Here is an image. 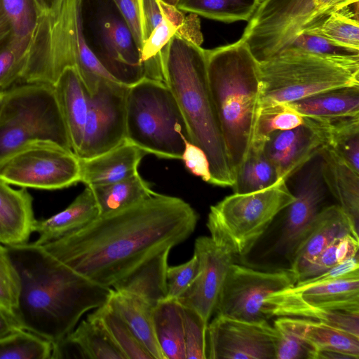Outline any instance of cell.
<instances>
[{
    "mask_svg": "<svg viewBox=\"0 0 359 359\" xmlns=\"http://www.w3.org/2000/svg\"><path fill=\"white\" fill-rule=\"evenodd\" d=\"M198 219L182 198L156 193L42 246L91 281L112 287L148 259L184 242Z\"/></svg>",
    "mask_w": 359,
    "mask_h": 359,
    "instance_id": "6da1fadb",
    "label": "cell"
},
{
    "mask_svg": "<svg viewBox=\"0 0 359 359\" xmlns=\"http://www.w3.org/2000/svg\"><path fill=\"white\" fill-rule=\"evenodd\" d=\"M7 248L20 278L15 313L22 329L53 346L74 330L85 313L107 303L111 287L77 273L42 245L27 242Z\"/></svg>",
    "mask_w": 359,
    "mask_h": 359,
    "instance_id": "7a4b0ae2",
    "label": "cell"
},
{
    "mask_svg": "<svg viewBox=\"0 0 359 359\" xmlns=\"http://www.w3.org/2000/svg\"><path fill=\"white\" fill-rule=\"evenodd\" d=\"M205 51L209 87L236 178L252 142L260 109L259 62L241 39Z\"/></svg>",
    "mask_w": 359,
    "mask_h": 359,
    "instance_id": "3957f363",
    "label": "cell"
},
{
    "mask_svg": "<svg viewBox=\"0 0 359 359\" xmlns=\"http://www.w3.org/2000/svg\"><path fill=\"white\" fill-rule=\"evenodd\" d=\"M165 81L184 116L191 142L208 158L210 184L232 187L235 177L209 87L205 49L175 35L168 48Z\"/></svg>",
    "mask_w": 359,
    "mask_h": 359,
    "instance_id": "277c9868",
    "label": "cell"
},
{
    "mask_svg": "<svg viewBox=\"0 0 359 359\" xmlns=\"http://www.w3.org/2000/svg\"><path fill=\"white\" fill-rule=\"evenodd\" d=\"M69 67L75 68L89 95L101 80L116 81L88 45L82 0H61L47 13L36 16L23 55L20 81L53 86Z\"/></svg>",
    "mask_w": 359,
    "mask_h": 359,
    "instance_id": "5b68a950",
    "label": "cell"
},
{
    "mask_svg": "<svg viewBox=\"0 0 359 359\" xmlns=\"http://www.w3.org/2000/svg\"><path fill=\"white\" fill-rule=\"evenodd\" d=\"M260 107L289 104L329 90L359 86V55L334 56L289 47L259 62Z\"/></svg>",
    "mask_w": 359,
    "mask_h": 359,
    "instance_id": "8992f818",
    "label": "cell"
},
{
    "mask_svg": "<svg viewBox=\"0 0 359 359\" xmlns=\"http://www.w3.org/2000/svg\"><path fill=\"white\" fill-rule=\"evenodd\" d=\"M126 140L147 154L181 159L189 130L180 107L164 82L143 78L129 86Z\"/></svg>",
    "mask_w": 359,
    "mask_h": 359,
    "instance_id": "52a82bcc",
    "label": "cell"
},
{
    "mask_svg": "<svg viewBox=\"0 0 359 359\" xmlns=\"http://www.w3.org/2000/svg\"><path fill=\"white\" fill-rule=\"evenodd\" d=\"M294 200L283 180L259 191L233 193L210 207L206 223L210 237L233 256H245Z\"/></svg>",
    "mask_w": 359,
    "mask_h": 359,
    "instance_id": "ba28073f",
    "label": "cell"
},
{
    "mask_svg": "<svg viewBox=\"0 0 359 359\" xmlns=\"http://www.w3.org/2000/svg\"><path fill=\"white\" fill-rule=\"evenodd\" d=\"M34 140H52L72 151L53 87L13 86L4 91L0 105V158Z\"/></svg>",
    "mask_w": 359,
    "mask_h": 359,
    "instance_id": "9c48e42d",
    "label": "cell"
},
{
    "mask_svg": "<svg viewBox=\"0 0 359 359\" xmlns=\"http://www.w3.org/2000/svg\"><path fill=\"white\" fill-rule=\"evenodd\" d=\"M343 4L321 0H261L241 38L258 62L290 47L304 31Z\"/></svg>",
    "mask_w": 359,
    "mask_h": 359,
    "instance_id": "30bf717a",
    "label": "cell"
},
{
    "mask_svg": "<svg viewBox=\"0 0 359 359\" xmlns=\"http://www.w3.org/2000/svg\"><path fill=\"white\" fill-rule=\"evenodd\" d=\"M82 20L88 46L116 81L131 86L144 78L139 47L113 0H82Z\"/></svg>",
    "mask_w": 359,
    "mask_h": 359,
    "instance_id": "8fae6325",
    "label": "cell"
},
{
    "mask_svg": "<svg viewBox=\"0 0 359 359\" xmlns=\"http://www.w3.org/2000/svg\"><path fill=\"white\" fill-rule=\"evenodd\" d=\"M265 303L270 318L298 317L338 326L344 311L359 312V271L315 284L295 283L270 294Z\"/></svg>",
    "mask_w": 359,
    "mask_h": 359,
    "instance_id": "7c38bea8",
    "label": "cell"
},
{
    "mask_svg": "<svg viewBox=\"0 0 359 359\" xmlns=\"http://www.w3.org/2000/svg\"><path fill=\"white\" fill-rule=\"evenodd\" d=\"M0 180L22 188L56 190L80 182L78 156L49 140H34L0 158Z\"/></svg>",
    "mask_w": 359,
    "mask_h": 359,
    "instance_id": "4fadbf2b",
    "label": "cell"
},
{
    "mask_svg": "<svg viewBox=\"0 0 359 359\" xmlns=\"http://www.w3.org/2000/svg\"><path fill=\"white\" fill-rule=\"evenodd\" d=\"M296 283L289 269L262 271L232 263L220 290L214 313L248 321L271 318L265 299Z\"/></svg>",
    "mask_w": 359,
    "mask_h": 359,
    "instance_id": "5bb4252c",
    "label": "cell"
},
{
    "mask_svg": "<svg viewBox=\"0 0 359 359\" xmlns=\"http://www.w3.org/2000/svg\"><path fill=\"white\" fill-rule=\"evenodd\" d=\"M128 87L102 79L89 95L83 140L76 156L89 158L126 141V107Z\"/></svg>",
    "mask_w": 359,
    "mask_h": 359,
    "instance_id": "9a60e30c",
    "label": "cell"
},
{
    "mask_svg": "<svg viewBox=\"0 0 359 359\" xmlns=\"http://www.w3.org/2000/svg\"><path fill=\"white\" fill-rule=\"evenodd\" d=\"M277 332L268 320L215 315L206 334L207 359H275Z\"/></svg>",
    "mask_w": 359,
    "mask_h": 359,
    "instance_id": "2e32d148",
    "label": "cell"
},
{
    "mask_svg": "<svg viewBox=\"0 0 359 359\" xmlns=\"http://www.w3.org/2000/svg\"><path fill=\"white\" fill-rule=\"evenodd\" d=\"M194 254L198 261V272L185 292L177 300L196 311L209 323L233 255L217 245L210 236H199Z\"/></svg>",
    "mask_w": 359,
    "mask_h": 359,
    "instance_id": "e0dca14e",
    "label": "cell"
},
{
    "mask_svg": "<svg viewBox=\"0 0 359 359\" xmlns=\"http://www.w3.org/2000/svg\"><path fill=\"white\" fill-rule=\"evenodd\" d=\"M326 189L319 161L302 176L293 194L294 200L286 208L287 211L278 248L289 260L320 210Z\"/></svg>",
    "mask_w": 359,
    "mask_h": 359,
    "instance_id": "ac0fdd59",
    "label": "cell"
},
{
    "mask_svg": "<svg viewBox=\"0 0 359 359\" xmlns=\"http://www.w3.org/2000/svg\"><path fill=\"white\" fill-rule=\"evenodd\" d=\"M324 147L318 136L307 126L277 130L264 142V153L275 168L279 180H287L318 155Z\"/></svg>",
    "mask_w": 359,
    "mask_h": 359,
    "instance_id": "d6986e66",
    "label": "cell"
},
{
    "mask_svg": "<svg viewBox=\"0 0 359 359\" xmlns=\"http://www.w3.org/2000/svg\"><path fill=\"white\" fill-rule=\"evenodd\" d=\"M346 234L359 238L358 229L338 204L320 209L290 260V270L296 282L297 276L311 262L333 241Z\"/></svg>",
    "mask_w": 359,
    "mask_h": 359,
    "instance_id": "ffe728a7",
    "label": "cell"
},
{
    "mask_svg": "<svg viewBox=\"0 0 359 359\" xmlns=\"http://www.w3.org/2000/svg\"><path fill=\"white\" fill-rule=\"evenodd\" d=\"M147 153L124 141L117 147L89 158H79L80 182L86 186L114 183L138 172L139 164Z\"/></svg>",
    "mask_w": 359,
    "mask_h": 359,
    "instance_id": "44dd1931",
    "label": "cell"
},
{
    "mask_svg": "<svg viewBox=\"0 0 359 359\" xmlns=\"http://www.w3.org/2000/svg\"><path fill=\"white\" fill-rule=\"evenodd\" d=\"M53 87L72 149L76 155L83 140L89 94L74 67L66 69Z\"/></svg>",
    "mask_w": 359,
    "mask_h": 359,
    "instance_id": "7402d4cb",
    "label": "cell"
},
{
    "mask_svg": "<svg viewBox=\"0 0 359 359\" xmlns=\"http://www.w3.org/2000/svg\"><path fill=\"white\" fill-rule=\"evenodd\" d=\"M33 198L26 188L13 189L0 180V243H27L34 222Z\"/></svg>",
    "mask_w": 359,
    "mask_h": 359,
    "instance_id": "603a6c76",
    "label": "cell"
},
{
    "mask_svg": "<svg viewBox=\"0 0 359 359\" xmlns=\"http://www.w3.org/2000/svg\"><path fill=\"white\" fill-rule=\"evenodd\" d=\"M100 216L99 208L91 188L84 190L61 212L42 220L35 219L32 232L38 234L34 242L43 245L75 232Z\"/></svg>",
    "mask_w": 359,
    "mask_h": 359,
    "instance_id": "cb8c5ba5",
    "label": "cell"
},
{
    "mask_svg": "<svg viewBox=\"0 0 359 359\" xmlns=\"http://www.w3.org/2000/svg\"><path fill=\"white\" fill-rule=\"evenodd\" d=\"M318 156L320 158V172L326 188L358 229L359 172L326 147L322 148Z\"/></svg>",
    "mask_w": 359,
    "mask_h": 359,
    "instance_id": "d4e9b609",
    "label": "cell"
},
{
    "mask_svg": "<svg viewBox=\"0 0 359 359\" xmlns=\"http://www.w3.org/2000/svg\"><path fill=\"white\" fill-rule=\"evenodd\" d=\"M303 123L355 172H359V115L319 118L303 116Z\"/></svg>",
    "mask_w": 359,
    "mask_h": 359,
    "instance_id": "484cf974",
    "label": "cell"
},
{
    "mask_svg": "<svg viewBox=\"0 0 359 359\" xmlns=\"http://www.w3.org/2000/svg\"><path fill=\"white\" fill-rule=\"evenodd\" d=\"M107 304L122 318L153 359H164L155 336L152 305L132 293L112 288Z\"/></svg>",
    "mask_w": 359,
    "mask_h": 359,
    "instance_id": "4316f807",
    "label": "cell"
},
{
    "mask_svg": "<svg viewBox=\"0 0 359 359\" xmlns=\"http://www.w3.org/2000/svg\"><path fill=\"white\" fill-rule=\"evenodd\" d=\"M170 250L165 249L146 260L116 283L113 289L132 293L154 306L166 298V272Z\"/></svg>",
    "mask_w": 359,
    "mask_h": 359,
    "instance_id": "83f0119b",
    "label": "cell"
},
{
    "mask_svg": "<svg viewBox=\"0 0 359 359\" xmlns=\"http://www.w3.org/2000/svg\"><path fill=\"white\" fill-rule=\"evenodd\" d=\"M302 116L331 118L359 115V86L329 90L288 104Z\"/></svg>",
    "mask_w": 359,
    "mask_h": 359,
    "instance_id": "f1b7e54d",
    "label": "cell"
},
{
    "mask_svg": "<svg viewBox=\"0 0 359 359\" xmlns=\"http://www.w3.org/2000/svg\"><path fill=\"white\" fill-rule=\"evenodd\" d=\"M155 336L164 359H186L182 307L177 299L165 298L153 308Z\"/></svg>",
    "mask_w": 359,
    "mask_h": 359,
    "instance_id": "f546056e",
    "label": "cell"
},
{
    "mask_svg": "<svg viewBox=\"0 0 359 359\" xmlns=\"http://www.w3.org/2000/svg\"><path fill=\"white\" fill-rule=\"evenodd\" d=\"M287 317L294 330L315 351H337L359 359V337L321 322Z\"/></svg>",
    "mask_w": 359,
    "mask_h": 359,
    "instance_id": "4dcf8cb0",
    "label": "cell"
},
{
    "mask_svg": "<svg viewBox=\"0 0 359 359\" xmlns=\"http://www.w3.org/2000/svg\"><path fill=\"white\" fill-rule=\"evenodd\" d=\"M60 343L73 347L81 358L126 359L101 321L91 314Z\"/></svg>",
    "mask_w": 359,
    "mask_h": 359,
    "instance_id": "1f68e13d",
    "label": "cell"
},
{
    "mask_svg": "<svg viewBox=\"0 0 359 359\" xmlns=\"http://www.w3.org/2000/svg\"><path fill=\"white\" fill-rule=\"evenodd\" d=\"M88 187L95 196L100 216L126 208L156 194L139 172L114 183Z\"/></svg>",
    "mask_w": 359,
    "mask_h": 359,
    "instance_id": "d6a6232c",
    "label": "cell"
},
{
    "mask_svg": "<svg viewBox=\"0 0 359 359\" xmlns=\"http://www.w3.org/2000/svg\"><path fill=\"white\" fill-rule=\"evenodd\" d=\"M265 142L252 141L232 187L235 194H246L268 188L280 180L276 170L266 157Z\"/></svg>",
    "mask_w": 359,
    "mask_h": 359,
    "instance_id": "836d02e7",
    "label": "cell"
},
{
    "mask_svg": "<svg viewBox=\"0 0 359 359\" xmlns=\"http://www.w3.org/2000/svg\"><path fill=\"white\" fill-rule=\"evenodd\" d=\"M353 4L332 11L320 23L304 32L340 46L359 50L358 11L349 8Z\"/></svg>",
    "mask_w": 359,
    "mask_h": 359,
    "instance_id": "e575fe53",
    "label": "cell"
},
{
    "mask_svg": "<svg viewBox=\"0 0 359 359\" xmlns=\"http://www.w3.org/2000/svg\"><path fill=\"white\" fill-rule=\"evenodd\" d=\"M260 0H178L176 7L205 18L233 22L249 20Z\"/></svg>",
    "mask_w": 359,
    "mask_h": 359,
    "instance_id": "d590c367",
    "label": "cell"
},
{
    "mask_svg": "<svg viewBox=\"0 0 359 359\" xmlns=\"http://www.w3.org/2000/svg\"><path fill=\"white\" fill-rule=\"evenodd\" d=\"M0 3L11 29L7 45L23 57L36 19L33 1L0 0Z\"/></svg>",
    "mask_w": 359,
    "mask_h": 359,
    "instance_id": "8d00e7d4",
    "label": "cell"
},
{
    "mask_svg": "<svg viewBox=\"0 0 359 359\" xmlns=\"http://www.w3.org/2000/svg\"><path fill=\"white\" fill-rule=\"evenodd\" d=\"M53 344L24 329L0 337V359H50Z\"/></svg>",
    "mask_w": 359,
    "mask_h": 359,
    "instance_id": "74e56055",
    "label": "cell"
},
{
    "mask_svg": "<svg viewBox=\"0 0 359 359\" xmlns=\"http://www.w3.org/2000/svg\"><path fill=\"white\" fill-rule=\"evenodd\" d=\"M90 314L101 321L126 359H153L122 318L107 303Z\"/></svg>",
    "mask_w": 359,
    "mask_h": 359,
    "instance_id": "f35d334b",
    "label": "cell"
},
{
    "mask_svg": "<svg viewBox=\"0 0 359 359\" xmlns=\"http://www.w3.org/2000/svg\"><path fill=\"white\" fill-rule=\"evenodd\" d=\"M303 116L286 103L261 106L252 141L265 142L274 131L294 128L303 124Z\"/></svg>",
    "mask_w": 359,
    "mask_h": 359,
    "instance_id": "ab89813d",
    "label": "cell"
},
{
    "mask_svg": "<svg viewBox=\"0 0 359 359\" xmlns=\"http://www.w3.org/2000/svg\"><path fill=\"white\" fill-rule=\"evenodd\" d=\"M273 326L277 332L275 359H313L314 349L294 330L288 317L279 316Z\"/></svg>",
    "mask_w": 359,
    "mask_h": 359,
    "instance_id": "60d3db41",
    "label": "cell"
},
{
    "mask_svg": "<svg viewBox=\"0 0 359 359\" xmlns=\"http://www.w3.org/2000/svg\"><path fill=\"white\" fill-rule=\"evenodd\" d=\"M186 359H207L208 323L194 309L182 306Z\"/></svg>",
    "mask_w": 359,
    "mask_h": 359,
    "instance_id": "b9f144b4",
    "label": "cell"
},
{
    "mask_svg": "<svg viewBox=\"0 0 359 359\" xmlns=\"http://www.w3.org/2000/svg\"><path fill=\"white\" fill-rule=\"evenodd\" d=\"M20 292V278L7 246L0 243V305L15 312Z\"/></svg>",
    "mask_w": 359,
    "mask_h": 359,
    "instance_id": "7bdbcfd3",
    "label": "cell"
},
{
    "mask_svg": "<svg viewBox=\"0 0 359 359\" xmlns=\"http://www.w3.org/2000/svg\"><path fill=\"white\" fill-rule=\"evenodd\" d=\"M198 268V261L194 254L183 264L168 266L166 272V298L179 299L194 281Z\"/></svg>",
    "mask_w": 359,
    "mask_h": 359,
    "instance_id": "ee69618b",
    "label": "cell"
},
{
    "mask_svg": "<svg viewBox=\"0 0 359 359\" xmlns=\"http://www.w3.org/2000/svg\"><path fill=\"white\" fill-rule=\"evenodd\" d=\"M290 47L327 55H359V50L340 46L321 36L305 32L301 33Z\"/></svg>",
    "mask_w": 359,
    "mask_h": 359,
    "instance_id": "f6af8a7d",
    "label": "cell"
},
{
    "mask_svg": "<svg viewBox=\"0 0 359 359\" xmlns=\"http://www.w3.org/2000/svg\"><path fill=\"white\" fill-rule=\"evenodd\" d=\"M23 57L9 46L0 50V92L20 81Z\"/></svg>",
    "mask_w": 359,
    "mask_h": 359,
    "instance_id": "bcb514c9",
    "label": "cell"
},
{
    "mask_svg": "<svg viewBox=\"0 0 359 359\" xmlns=\"http://www.w3.org/2000/svg\"><path fill=\"white\" fill-rule=\"evenodd\" d=\"M187 169L193 175L210 183L211 175L210 165L205 152L190 142L186 143L182 158Z\"/></svg>",
    "mask_w": 359,
    "mask_h": 359,
    "instance_id": "7dc6e473",
    "label": "cell"
},
{
    "mask_svg": "<svg viewBox=\"0 0 359 359\" xmlns=\"http://www.w3.org/2000/svg\"><path fill=\"white\" fill-rule=\"evenodd\" d=\"M113 1L129 26L140 52L142 36L139 0Z\"/></svg>",
    "mask_w": 359,
    "mask_h": 359,
    "instance_id": "c3c4849f",
    "label": "cell"
},
{
    "mask_svg": "<svg viewBox=\"0 0 359 359\" xmlns=\"http://www.w3.org/2000/svg\"><path fill=\"white\" fill-rule=\"evenodd\" d=\"M142 43L163 20L157 0H139Z\"/></svg>",
    "mask_w": 359,
    "mask_h": 359,
    "instance_id": "681fc988",
    "label": "cell"
},
{
    "mask_svg": "<svg viewBox=\"0 0 359 359\" xmlns=\"http://www.w3.org/2000/svg\"><path fill=\"white\" fill-rule=\"evenodd\" d=\"M22 329L14 311L0 305V337Z\"/></svg>",
    "mask_w": 359,
    "mask_h": 359,
    "instance_id": "f907efd6",
    "label": "cell"
},
{
    "mask_svg": "<svg viewBox=\"0 0 359 359\" xmlns=\"http://www.w3.org/2000/svg\"><path fill=\"white\" fill-rule=\"evenodd\" d=\"M61 0H32L36 16L46 14L56 6Z\"/></svg>",
    "mask_w": 359,
    "mask_h": 359,
    "instance_id": "816d5d0a",
    "label": "cell"
},
{
    "mask_svg": "<svg viewBox=\"0 0 359 359\" xmlns=\"http://www.w3.org/2000/svg\"><path fill=\"white\" fill-rule=\"evenodd\" d=\"M313 359H353L350 355L332 351H315Z\"/></svg>",
    "mask_w": 359,
    "mask_h": 359,
    "instance_id": "f5cc1de1",
    "label": "cell"
},
{
    "mask_svg": "<svg viewBox=\"0 0 359 359\" xmlns=\"http://www.w3.org/2000/svg\"><path fill=\"white\" fill-rule=\"evenodd\" d=\"M11 29L0 3V44L9 39Z\"/></svg>",
    "mask_w": 359,
    "mask_h": 359,
    "instance_id": "db71d44e",
    "label": "cell"
},
{
    "mask_svg": "<svg viewBox=\"0 0 359 359\" xmlns=\"http://www.w3.org/2000/svg\"><path fill=\"white\" fill-rule=\"evenodd\" d=\"M333 2L335 4L355 3V2H358V0H333Z\"/></svg>",
    "mask_w": 359,
    "mask_h": 359,
    "instance_id": "11a10c76",
    "label": "cell"
},
{
    "mask_svg": "<svg viewBox=\"0 0 359 359\" xmlns=\"http://www.w3.org/2000/svg\"><path fill=\"white\" fill-rule=\"evenodd\" d=\"M161 1H162L163 2H164L167 4L175 6H177V4L178 2V0H161Z\"/></svg>",
    "mask_w": 359,
    "mask_h": 359,
    "instance_id": "9f6ffc18",
    "label": "cell"
},
{
    "mask_svg": "<svg viewBox=\"0 0 359 359\" xmlns=\"http://www.w3.org/2000/svg\"><path fill=\"white\" fill-rule=\"evenodd\" d=\"M3 95H4V91L0 92V105H1V103Z\"/></svg>",
    "mask_w": 359,
    "mask_h": 359,
    "instance_id": "6f0895ef",
    "label": "cell"
}]
</instances>
